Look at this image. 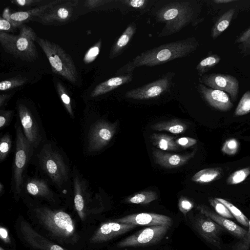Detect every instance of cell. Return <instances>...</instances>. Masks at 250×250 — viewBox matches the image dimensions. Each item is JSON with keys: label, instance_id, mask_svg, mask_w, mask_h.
Returning a JSON list of instances; mask_svg holds the SVG:
<instances>
[{"label": "cell", "instance_id": "1", "mask_svg": "<svg viewBox=\"0 0 250 250\" xmlns=\"http://www.w3.org/2000/svg\"><path fill=\"white\" fill-rule=\"evenodd\" d=\"M31 162L41 177L61 194L73 192L72 168L67 155L56 143L45 141L35 149Z\"/></svg>", "mask_w": 250, "mask_h": 250}, {"label": "cell", "instance_id": "2", "mask_svg": "<svg viewBox=\"0 0 250 250\" xmlns=\"http://www.w3.org/2000/svg\"><path fill=\"white\" fill-rule=\"evenodd\" d=\"M198 43L194 38H188L161 45L146 50L121 68V72L129 73L140 66H154L183 58L195 51Z\"/></svg>", "mask_w": 250, "mask_h": 250}, {"label": "cell", "instance_id": "3", "mask_svg": "<svg viewBox=\"0 0 250 250\" xmlns=\"http://www.w3.org/2000/svg\"><path fill=\"white\" fill-rule=\"evenodd\" d=\"M15 148L11 183V190L17 201L21 196L27 169L33 158L35 148L26 138L19 118L15 124Z\"/></svg>", "mask_w": 250, "mask_h": 250}, {"label": "cell", "instance_id": "4", "mask_svg": "<svg viewBox=\"0 0 250 250\" xmlns=\"http://www.w3.org/2000/svg\"><path fill=\"white\" fill-rule=\"evenodd\" d=\"M34 211L40 222L55 238L65 243H74L78 240L75 223L66 212L37 206Z\"/></svg>", "mask_w": 250, "mask_h": 250}, {"label": "cell", "instance_id": "5", "mask_svg": "<svg viewBox=\"0 0 250 250\" xmlns=\"http://www.w3.org/2000/svg\"><path fill=\"white\" fill-rule=\"evenodd\" d=\"M17 35L0 31V42L5 52L22 60L31 62L37 59L35 41L37 36L30 27L22 24Z\"/></svg>", "mask_w": 250, "mask_h": 250}, {"label": "cell", "instance_id": "6", "mask_svg": "<svg viewBox=\"0 0 250 250\" xmlns=\"http://www.w3.org/2000/svg\"><path fill=\"white\" fill-rule=\"evenodd\" d=\"M194 13L188 1H175L163 6L156 13L158 21L165 23L159 36L170 35L180 31L191 21Z\"/></svg>", "mask_w": 250, "mask_h": 250}, {"label": "cell", "instance_id": "7", "mask_svg": "<svg viewBox=\"0 0 250 250\" xmlns=\"http://www.w3.org/2000/svg\"><path fill=\"white\" fill-rule=\"evenodd\" d=\"M84 123L83 151L86 155L92 156L110 143L116 133L117 124L102 119L84 121Z\"/></svg>", "mask_w": 250, "mask_h": 250}, {"label": "cell", "instance_id": "8", "mask_svg": "<svg viewBox=\"0 0 250 250\" xmlns=\"http://www.w3.org/2000/svg\"><path fill=\"white\" fill-rule=\"evenodd\" d=\"M36 41L44 53L52 71L69 82L75 83L78 72L71 57L60 45L47 39L37 37Z\"/></svg>", "mask_w": 250, "mask_h": 250}, {"label": "cell", "instance_id": "9", "mask_svg": "<svg viewBox=\"0 0 250 250\" xmlns=\"http://www.w3.org/2000/svg\"><path fill=\"white\" fill-rule=\"evenodd\" d=\"M19 118L23 133L35 149L46 141L45 131L40 117L26 104L19 103L17 105Z\"/></svg>", "mask_w": 250, "mask_h": 250}, {"label": "cell", "instance_id": "10", "mask_svg": "<svg viewBox=\"0 0 250 250\" xmlns=\"http://www.w3.org/2000/svg\"><path fill=\"white\" fill-rule=\"evenodd\" d=\"M170 227L167 225L149 226L122 240L116 246L118 248H126L154 244L164 237Z\"/></svg>", "mask_w": 250, "mask_h": 250}, {"label": "cell", "instance_id": "11", "mask_svg": "<svg viewBox=\"0 0 250 250\" xmlns=\"http://www.w3.org/2000/svg\"><path fill=\"white\" fill-rule=\"evenodd\" d=\"M23 193L50 203L59 201V195L51 188L50 185L41 177L27 175L22 185L21 195Z\"/></svg>", "mask_w": 250, "mask_h": 250}, {"label": "cell", "instance_id": "12", "mask_svg": "<svg viewBox=\"0 0 250 250\" xmlns=\"http://www.w3.org/2000/svg\"><path fill=\"white\" fill-rule=\"evenodd\" d=\"M78 3V0H62L46 10L35 19L46 25L66 22L71 17L74 8Z\"/></svg>", "mask_w": 250, "mask_h": 250}, {"label": "cell", "instance_id": "13", "mask_svg": "<svg viewBox=\"0 0 250 250\" xmlns=\"http://www.w3.org/2000/svg\"><path fill=\"white\" fill-rule=\"evenodd\" d=\"M171 75H167L152 83L129 90L125 97L135 100H146L159 96L166 91L171 83Z\"/></svg>", "mask_w": 250, "mask_h": 250}, {"label": "cell", "instance_id": "14", "mask_svg": "<svg viewBox=\"0 0 250 250\" xmlns=\"http://www.w3.org/2000/svg\"><path fill=\"white\" fill-rule=\"evenodd\" d=\"M200 81L211 88L227 92L232 101L236 100L239 92V82L235 77L229 75L212 73L202 76Z\"/></svg>", "mask_w": 250, "mask_h": 250}, {"label": "cell", "instance_id": "15", "mask_svg": "<svg viewBox=\"0 0 250 250\" xmlns=\"http://www.w3.org/2000/svg\"><path fill=\"white\" fill-rule=\"evenodd\" d=\"M192 224L196 231L206 241L220 249V236L224 230L223 227L202 214L195 217Z\"/></svg>", "mask_w": 250, "mask_h": 250}, {"label": "cell", "instance_id": "16", "mask_svg": "<svg viewBox=\"0 0 250 250\" xmlns=\"http://www.w3.org/2000/svg\"><path fill=\"white\" fill-rule=\"evenodd\" d=\"M20 231L24 241L37 250H67L37 232L26 221L20 224Z\"/></svg>", "mask_w": 250, "mask_h": 250}, {"label": "cell", "instance_id": "17", "mask_svg": "<svg viewBox=\"0 0 250 250\" xmlns=\"http://www.w3.org/2000/svg\"><path fill=\"white\" fill-rule=\"evenodd\" d=\"M136 226L132 224L116 221L105 222L101 225L90 238V241L93 243L105 242L131 230Z\"/></svg>", "mask_w": 250, "mask_h": 250}, {"label": "cell", "instance_id": "18", "mask_svg": "<svg viewBox=\"0 0 250 250\" xmlns=\"http://www.w3.org/2000/svg\"><path fill=\"white\" fill-rule=\"evenodd\" d=\"M62 1L58 0H54L33 9L26 11H17L11 13L8 8L3 12L2 17L12 24L13 28L20 27L23 23L35 19L44 13L46 10Z\"/></svg>", "mask_w": 250, "mask_h": 250}, {"label": "cell", "instance_id": "19", "mask_svg": "<svg viewBox=\"0 0 250 250\" xmlns=\"http://www.w3.org/2000/svg\"><path fill=\"white\" fill-rule=\"evenodd\" d=\"M116 222L121 223L132 224L136 225L147 226L167 225L171 226L172 219L167 216L153 213H140L129 214L118 218Z\"/></svg>", "mask_w": 250, "mask_h": 250}, {"label": "cell", "instance_id": "20", "mask_svg": "<svg viewBox=\"0 0 250 250\" xmlns=\"http://www.w3.org/2000/svg\"><path fill=\"white\" fill-rule=\"evenodd\" d=\"M198 89L204 99L213 108L226 111L232 107L233 104L225 92L207 87L201 83L198 85Z\"/></svg>", "mask_w": 250, "mask_h": 250}, {"label": "cell", "instance_id": "21", "mask_svg": "<svg viewBox=\"0 0 250 250\" xmlns=\"http://www.w3.org/2000/svg\"><path fill=\"white\" fill-rule=\"evenodd\" d=\"M196 150L185 154H171L155 148L152 149L155 162L161 167L171 168L181 167L194 157Z\"/></svg>", "mask_w": 250, "mask_h": 250}, {"label": "cell", "instance_id": "22", "mask_svg": "<svg viewBox=\"0 0 250 250\" xmlns=\"http://www.w3.org/2000/svg\"><path fill=\"white\" fill-rule=\"evenodd\" d=\"M196 208L201 214L211 218L233 236L241 239L246 236L247 233L246 229L233 221L214 212L206 206L199 205L196 206Z\"/></svg>", "mask_w": 250, "mask_h": 250}, {"label": "cell", "instance_id": "23", "mask_svg": "<svg viewBox=\"0 0 250 250\" xmlns=\"http://www.w3.org/2000/svg\"><path fill=\"white\" fill-rule=\"evenodd\" d=\"M131 73L111 78L97 85L91 92L90 96L95 98L104 94L132 81Z\"/></svg>", "mask_w": 250, "mask_h": 250}, {"label": "cell", "instance_id": "24", "mask_svg": "<svg viewBox=\"0 0 250 250\" xmlns=\"http://www.w3.org/2000/svg\"><path fill=\"white\" fill-rule=\"evenodd\" d=\"M136 27L134 23L127 26L122 34L115 42L110 53V58L113 59L120 55L131 41L136 32Z\"/></svg>", "mask_w": 250, "mask_h": 250}, {"label": "cell", "instance_id": "25", "mask_svg": "<svg viewBox=\"0 0 250 250\" xmlns=\"http://www.w3.org/2000/svg\"><path fill=\"white\" fill-rule=\"evenodd\" d=\"M188 127L187 124L183 121L177 119H173L152 125L150 128L153 130L165 131L177 134L184 132Z\"/></svg>", "mask_w": 250, "mask_h": 250}, {"label": "cell", "instance_id": "26", "mask_svg": "<svg viewBox=\"0 0 250 250\" xmlns=\"http://www.w3.org/2000/svg\"><path fill=\"white\" fill-rule=\"evenodd\" d=\"M153 146L162 150L177 151L180 149L176 144L175 137L165 134L154 133L151 137Z\"/></svg>", "mask_w": 250, "mask_h": 250}, {"label": "cell", "instance_id": "27", "mask_svg": "<svg viewBox=\"0 0 250 250\" xmlns=\"http://www.w3.org/2000/svg\"><path fill=\"white\" fill-rule=\"evenodd\" d=\"M222 172V169L220 167L205 168L196 173L192 177L191 180L196 183H208L219 178Z\"/></svg>", "mask_w": 250, "mask_h": 250}, {"label": "cell", "instance_id": "28", "mask_svg": "<svg viewBox=\"0 0 250 250\" xmlns=\"http://www.w3.org/2000/svg\"><path fill=\"white\" fill-rule=\"evenodd\" d=\"M235 12L234 8H231L224 13L217 21L213 26L211 36L216 39L229 27Z\"/></svg>", "mask_w": 250, "mask_h": 250}, {"label": "cell", "instance_id": "29", "mask_svg": "<svg viewBox=\"0 0 250 250\" xmlns=\"http://www.w3.org/2000/svg\"><path fill=\"white\" fill-rule=\"evenodd\" d=\"M157 198L156 192L152 190H145L128 197L125 201L128 203L146 205L156 200Z\"/></svg>", "mask_w": 250, "mask_h": 250}, {"label": "cell", "instance_id": "30", "mask_svg": "<svg viewBox=\"0 0 250 250\" xmlns=\"http://www.w3.org/2000/svg\"><path fill=\"white\" fill-rule=\"evenodd\" d=\"M215 199L224 204L228 208L231 214L239 223L247 228L249 227L248 218L235 206L225 199L220 198H215Z\"/></svg>", "mask_w": 250, "mask_h": 250}, {"label": "cell", "instance_id": "31", "mask_svg": "<svg viewBox=\"0 0 250 250\" xmlns=\"http://www.w3.org/2000/svg\"><path fill=\"white\" fill-rule=\"evenodd\" d=\"M56 88L65 110L71 118L74 119L75 118V114L72 105L71 98L68 94L65 87L60 82H58L56 83Z\"/></svg>", "mask_w": 250, "mask_h": 250}, {"label": "cell", "instance_id": "32", "mask_svg": "<svg viewBox=\"0 0 250 250\" xmlns=\"http://www.w3.org/2000/svg\"><path fill=\"white\" fill-rule=\"evenodd\" d=\"M221 58L217 54H212L202 60L196 66L199 74H202L218 63Z\"/></svg>", "mask_w": 250, "mask_h": 250}, {"label": "cell", "instance_id": "33", "mask_svg": "<svg viewBox=\"0 0 250 250\" xmlns=\"http://www.w3.org/2000/svg\"><path fill=\"white\" fill-rule=\"evenodd\" d=\"M12 137L9 132L2 135L0 140V162H3L9 154L12 147Z\"/></svg>", "mask_w": 250, "mask_h": 250}, {"label": "cell", "instance_id": "34", "mask_svg": "<svg viewBox=\"0 0 250 250\" xmlns=\"http://www.w3.org/2000/svg\"><path fill=\"white\" fill-rule=\"evenodd\" d=\"M250 112V91H247L241 97L234 115L240 116Z\"/></svg>", "mask_w": 250, "mask_h": 250}, {"label": "cell", "instance_id": "35", "mask_svg": "<svg viewBox=\"0 0 250 250\" xmlns=\"http://www.w3.org/2000/svg\"><path fill=\"white\" fill-rule=\"evenodd\" d=\"M27 80L21 76H16L10 79L1 81L0 83V90L5 91L14 89L24 84Z\"/></svg>", "mask_w": 250, "mask_h": 250}, {"label": "cell", "instance_id": "36", "mask_svg": "<svg viewBox=\"0 0 250 250\" xmlns=\"http://www.w3.org/2000/svg\"><path fill=\"white\" fill-rule=\"evenodd\" d=\"M250 174V167L236 170L228 177L227 183L229 185H236L244 181Z\"/></svg>", "mask_w": 250, "mask_h": 250}, {"label": "cell", "instance_id": "37", "mask_svg": "<svg viewBox=\"0 0 250 250\" xmlns=\"http://www.w3.org/2000/svg\"><path fill=\"white\" fill-rule=\"evenodd\" d=\"M209 202L217 214L220 216L226 218L232 219L234 217L228 208L224 204L217 200L215 198L209 199Z\"/></svg>", "mask_w": 250, "mask_h": 250}, {"label": "cell", "instance_id": "38", "mask_svg": "<svg viewBox=\"0 0 250 250\" xmlns=\"http://www.w3.org/2000/svg\"><path fill=\"white\" fill-rule=\"evenodd\" d=\"M238 141L235 138H231L226 140L222 147V152L229 155H233L236 153L239 148Z\"/></svg>", "mask_w": 250, "mask_h": 250}, {"label": "cell", "instance_id": "39", "mask_svg": "<svg viewBox=\"0 0 250 250\" xmlns=\"http://www.w3.org/2000/svg\"><path fill=\"white\" fill-rule=\"evenodd\" d=\"M101 44V41L99 40L87 51L83 58V61L85 63H91L96 59L100 53Z\"/></svg>", "mask_w": 250, "mask_h": 250}, {"label": "cell", "instance_id": "40", "mask_svg": "<svg viewBox=\"0 0 250 250\" xmlns=\"http://www.w3.org/2000/svg\"><path fill=\"white\" fill-rule=\"evenodd\" d=\"M14 115V111L11 110H0V130H2L11 123Z\"/></svg>", "mask_w": 250, "mask_h": 250}, {"label": "cell", "instance_id": "41", "mask_svg": "<svg viewBox=\"0 0 250 250\" xmlns=\"http://www.w3.org/2000/svg\"><path fill=\"white\" fill-rule=\"evenodd\" d=\"M249 227V230L245 237L233 246V250H249L250 248V220Z\"/></svg>", "mask_w": 250, "mask_h": 250}, {"label": "cell", "instance_id": "42", "mask_svg": "<svg viewBox=\"0 0 250 250\" xmlns=\"http://www.w3.org/2000/svg\"><path fill=\"white\" fill-rule=\"evenodd\" d=\"M194 207L193 203L187 198L181 197L178 202V207L180 210L184 214L190 211Z\"/></svg>", "mask_w": 250, "mask_h": 250}, {"label": "cell", "instance_id": "43", "mask_svg": "<svg viewBox=\"0 0 250 250\" xmlns=\"http://www.w3.org/2000/svg\"><path fill=\"white\" fill-rule=\"evenodd\" d=\"M175 142L179 147L187 148L195 145L197 143V140L194 138L184 137L176 139Z\"/></svg>", "mask_w": 250, "mask_h": 250}, {"label": "cell", "instance_id": "44", "mask_svg": "<svg viewBox=\"0 0 250 250\" xmlns=\"http://www.w3.org/2000/svg\"><path fill=\"white\" fill-rule=\"evenodd\" d=\"M122 1L132 8L141 9L146 6L148 1L146 0H127Z\"/></svg>", "mask_w": 250, "mask_h": 250}, {"label": "cell", "instance_id": "45", "mask_svg": "<svg viewBox=\"0 0 250 250\" xmlns=\"http://www.w3.org/2000/svg\"><path fill=\"white\" fill-rule=\"evenodd\" d=\"M112 1L106 0H87L85 1L84 5L88 8H94Z\"/></svg>", "mask_w": 250, "mask_h": 250}, {"label": "cell", "instance_id": "46", "mask_svg": "<svg viewBox=\"0 0 250 250\" xmlns=\"http://www.w3.org/2000/svg\"><path fill=\"white\" fill-rule=\"evenodd\" d=\"M42 0H14L11 2L19 6H29L41 2Z\"/></svg>", "mask_w": 250, "mask_h": 250}, {"label": "cell", "instance_id": "47", "mask_svg": "<svg viewBox=\"0 0 250 250\" xmlns=\"http://www.w3.org/2000/svg\"><path fill=\"white\" fill-rule=\"evenodd\" d=\"M13 27L11 23L3 18L2 17L0 18V31H9Z\"/></svg>", "mask_w": 250, "mask_h": 250}, {"label": "cell", "instance_id": "48", "mask_svg": "<svg viewBox=\"0 0 250 250\" xmlns=\"http://www.w3.org/2000/svg\"><path fill=\"white\" fill-rule=\"evenodd\" d=\"M0 236L3 242L6 243H10L11 241L8 230L6 228L2 226L0 228Z\"/></svg>", "mask_w": 250, "mask_h": 250}, {"label": "cell", "instance_id": "49", "mask_svg": "<svg viewBox=\"0 0 250 250\" xmlns=\"http://www.w3.org/2000/svg\"><path fill=\"white\" fill-rule=\"evenodd\" d=\"M250 39V27L242 33L236 40L237 42H243Z\"/></svg>", "mask_w": 250, "mask_h": 250}, {"label": "cell", "instance_id": "50", "mask_svg": "<svg viewBox=\"0 0 250 250\" xmlns=\"http://www.w3.org/2000/svg\"><path fill=\"white\" fill-rule=\"evenodd\" d=\"M11 96V94H1L0 95V107L1 108L5 104L6 101Z\"/></svg>", "mask_w": 250, "mask_h": 250}, {"label": "cell", "instance_id": "51", "mask_svg": "<svg viewBox=\"0 0 250 250\" xmlns=\"http://www.w3.org/2000/svg\"><path fill=\"white\" fill-rule=\"evenodd\" d=\"M235 0H215L213 1L216 3H226L233 2Z\"/></svg>", "mask_w": 250, "mask_h": 250}, {"label": "cell", "instance_id": "52", "mask_svg": "<svg viewBox=\"0 0 250 250\" xmlns=\"http://www.w3.org/2000/svg\"><path fill=\"white\" fill-rule=\"evenodd\" d=\"M4 187L1 182L0 183V195L1 196L4 193Z\"/></svg>", "mask_w": 250, "mask_h": 250}, {"label": "cell", "instance_id": "53", "mask_svg": "<svg viewBox=\"0 0 250 250\" xmlns=\"http://www.w3.org/2000/svg\"><path fill=\"white\" fill-rule=\"evenodd\" d=\"M0 250H3V249L2 248V247H0Z\"/></svg>", "mask_w": 250, "mask_h": 250}]
</instances>
